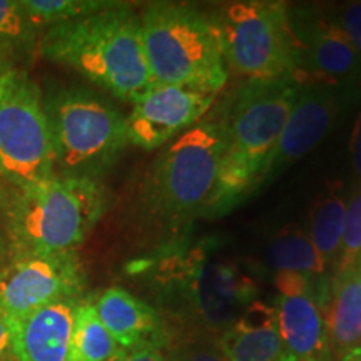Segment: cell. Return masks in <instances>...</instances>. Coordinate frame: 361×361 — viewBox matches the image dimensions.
I'll return each instance as SVG.
<instances>
[{"mask_svg":"<svg viewBox=\"0 0 361 361\" xmlns=\"http://www.w3.org/2000/svg\"><path fill=\"white\" fill-rule=\"evenodd\" d=\"M358 264L361 266V256H360V259H358Z\"/></svg>","mask_w":361,"mask_h":361,"instance_id":"obj_32","label":"cell"},{"mask_svg":"<svg viewBox=\"0 0 361 361\" xmlns=\"http://www.w3.org/2000/svg\"><path fill=\"white\" fill-rule=\"evenodd\" d=\"M216 338L228 361H286L276 310L266 301H252Z\"/></svg>","mask_w":361,"mask_h":361,"instance_id":"obj_17","label":"cell"},{"mask_svg":"<svg viewBox=\"0 0 361 361\" xmlns=\"http://www.w3.org/2000/svg\"><path fill=\"white\" fill-rule=\"evenodd\" d=\"M340 361H361V345L355 346L340 356Z\"/></svg>","mask_w":361,"mask_h":361,"instance_id":"obj_31","label":"cell"},{"mask_svg":"<svg viewBox=\"0 0 361 361\" xmlns=\"http://www.w3.org/2000/svg\"><path fill=\"white\" fill-rule=\"evenodd\" d=\"M361 57V2H348L331 17Z\"/></svg>","mask_w":361,"mask_h":361,"instance_id":"obj_26","label":"cell"},{"mask_svg":"<svg viewBox=\"0 0 361 361\" xmlns=\"http://www.w3.org/2000/svg\"><path fill=\"white\" fill-rule=\"evenodd\" d=\"M119 346L99 319L94 303L80 300L75 308L69 360L67 361H107Z\"/></svg>","mask_w":361,"mask_h":361,"instance_id":"obj_21","label":"cell"},{"mask_svg":"<svg viewBox=\"0 0 361 361\" xmlns=\"http://www.w3.org/2000/svg\"><path fill=\"white\" fill-rule=\"evenodd\" d=\"M266 264L278 273H295L311 279H323L328 266L301 228H284L271 238L264 251Z\"/></svg>","mask_w":361,"mask_h":361,"instance_id":"obj_19","label":"cell"},{"mask_svg":"<svg viewBox=\"0 0 361 361\" xmlns=\"http://www.w3.org/2000/svg\"><path fill=\"white\" fill-rule=\"evenodd\" d=\"M39 51L97 87L134 104L152 85L141 42L139 12L124 2L44 30Z\"/></svg>","mask_w":361,"mask_h":361,"instance_id":"obj_1","label":"cell"},{"mask_svg":"<svg viewBox=\"0 0 361 361\" xmlns=\"http://www.w3.org/2000/svg\"><path fill=\"white\" fill-rule=\"evenodd\" d=\"M295 80L245 82L223 116L226 146L209 216L228 213L268 179L273 154L296 101Z\"/></svg>","mask_w":361,"mask_h":361,"instance_id":"obj_3","label":"cell"},{"mask_svg":"<svg viewBox=\"0 0 361 361\" xmlns=\"http://www.w3.org/2000/svg\"><path fill=\"white\" fill-rule=\"evenodd\" d=\"M6 202H7V186L0 180V266L8 261V243L6 231Z\"/></svg>","mask_w":361,"mask_h":361,"instance_id":"obj_29","label":"cell"},{"mask_svg":"<svg viewBox=\"0 0 361 361\" xmlns=\"http://www.w3.org/2000/svg\"><path fill=\"white\" fill-rule=\"evenodd\" d=\"M345 102L343 85H300L296 101L273 154L268 179L313 151L335 128Z\"/></svg>","mask_w":361,"mask_h":361,"instance_id":"obj_14","label":"cell"},{"mask_svg":"<svg viewBox=\"0 0 361 361\" xmlns=\"http://www.w3.org/2000/svg\"><path fill=\"white\" fill-rule=\"evenodd\" d=\"M346 200L340 186L319 194L310 211L308 236L329 268H335L340 255L343 231H345Z\"/></svg>","mask_w":361,"mask_h":361,"instance_id":"obj_20","label":"cell"},{"mask_svg":"<svg viewBox=\"0 0 361 361\" xmlns=\"http://www.w3.org/2000/svg\"><path fill=\"white\" fill-rule=\"evenodd\" d=\"M42 34L27 16L20 0H0V57L20 62L39 47Z\"/></svg>","mask_w":361,"mask_h":361,"instance_id":"obj_22","label":"cell"},{"mask_svg":"<svg viewBox=\"0 0 361 361\" xmlns=\"http://www.w3.org/2000/svg\"><path fill=\"white\" fill-rule=\"evenodd\" d=\"M107 204L109 196L99 179L54 174L32 186H7L8 259L75 251Z\"/></svg>","mask_w":361,"mask_h":361,"instance_id":"obj_2","label":"cell"},{"mask_svg":"<svg viewBox=\"0 0 361 361\" xmlns=\"http://www.w3.org/2000/svg\"><path fill=\"white\" fill-rule=\"evenodd\" d=\"M350 154H351V169H353L356 186H361V109L358 112V116H356L353 133H351Z\"/></svg>","mask_w":361,"mask_h":361,"instance_id":"obj_28","label":"cell"},{"mask_svg":"<svg viewBox=\"0 0 361 361\" xmlns=\"http://www.w3.org/2000/svg\"><path fill=\"white\" fill-rule=\"evenodd\" d=\"M82 298H71L32 311L11 323L17 361H67L75 308Z\"/></svg>","mask_w":361,"mask_h":361,"instance_id":"obj_15","label":"cell"},{"mask_svg":"<svg viewBox=\"0 0 361 361\" xmlns=\"http://www.w3.org/2000/svg\"><path fill=\"white\" fill-rule=\"evenodd\" d=\"M54 174L42 89L20 62L0 57V180L25 188Z\"/></svg>","mask_w":361,"mask_h":361,"instance_id":"obj_8","label":"cell"},{"mask_svg":"<svg viewBox=\"0 0 361 361\" xmlns=\"http://www.w3.org/2000/svg\"><path fill=\"white\" fill-rule=\"evenodd\" d=\"M30 20L40 30L49 29L62 22L90 16L111 7V0H20Z\"/></svg>","mask_w":361,"mask_h":361,"instance_id":"obj_23","label":"cell"},{"mask_svg":"<svg viewBox=\"0 0 361 361\" xmlns=\"http://www.w3.org/2000/svg\"><path fill=\"white\" fill-rule=\"evenodd\" d=\"M141 42L152 84L218 94L228 82L213 13L183 2H151L139 11Z\"/></svg>","mask_w":361,"mask_h":361,"instance_id":"obj_4","label":"cell"},{"mask_svg":"<svg viewBox=\"0 0 361 361\" xmlns=\"http://www.w3.org/2000/svg\"><path fill=\"white\" fill-rule=\"evenodd\" d=\"M326 328L338 358L361 345V266L336 271L328 288Z\"/></svg>","mask_w":361,"mask_h":361,"instance_id":"obj_18","label":"cell"},{"mask_svg":"<svg viewBox=\"0 0 361 361\" xmlns=\"http://www.w3.org/2000/svg\"><path fill=\"white\" fill-rule=\"evenodd\" d=\"M94 308L104 328L114 338L119 348H162L166 345L164 323L161 314L151 305L139 300L124 288H107L94 301Z\"/></svg>","mask_w":361,"mask_h":361,"instance_id":"obj_16","label":"cell"},{"mask_svg":"<svg viewBox=\"0 0 361 361\" xmlns=\"http://www.w3.org/2000/svg\"><path fill=\"white\" fill-rule=\"evenodd\" d=\"M278 298L274 303L286 361H331L326 328V300L323 279L295 273L274 274Z\"/></svg>","mask_w":361,"mask_h":361,"instance_id":"obj_11","label":"cell"},{"mask_svg":"<svg viewBox=\"0 0 361 361\" xmlns=\"http://www.w3.org/2000/svg\"><path fill=\"white\" fill-rule=\"evenodd\" d=\"M166 283L176 290L204 333L219 336L258 300V283L236 261L201 243L164 266Z\"/></svg>","mask_w":361,"mask_h":361,"instance_id":"obj_9","label":"cell"},{"mask_svg":"<svg viewBox=\"0 0 361 361\" xmlns=\"http://www.w3.org/2000/svg\"><path fill=\"white\" fill-rule=\"evenodd\" d=\"M0 361H17L13 353L11 323L2 313H0Z\"/></svg>","mask_w":361,"mask_h":361,"instance_id":"obj_30","label":"cell"},{"mask_svg":"<svg viewBox=\"0 0 361 361\" xmlns=\"http://www.w3.org/2000/svg\"><path fill=\"white\" fill-rule=\"evenodd\" d=\"M216 94L180 85L152 84L126 116L129 146L144 151L162 147L202 121Z\"/></svg>","mask_w":361,"mask_h":361,"instance_id":"obj_12","label":"cell"},{"mask_svg":"<svg viewBox=\"0 0 361 361\" xmlns=\"http://www.w3.org/2000/svg\"><path fill=\"white\" fill-rule=\"evenodd\" d=\"M361 256V186H356V191L346 202L345 231H343L340 255H338L336 271L351 268L358 264Z\"/></svg>","mask_w":361,"mask_h":361,"instance_id":"obj_24","label":"cell"},{"mask_svg":"<svg viewBox=\"0 0 361 361\" xmlns=\"http://www.w3.org/2000/svg\"><path fill=\"white\" fill-rule=\"evenodd\" d=\"M44 109L56 174L101 180L129 146L126 116L96 90L52 87L44 94Z\"/></svg>","mask_w":361,"mask_h":361,"instance_id":"obj_6","label":"cell"},{"mask_svg":"<svg viewBox=\"0 0 361 361\" xmlns=\"http://www.w3.org/2000/svg\"><path fill=\"white\" fill-rule=\"evenodd\" d=\"M226 146L224 119H202L169 144L144 180L147 213L171 229L209 216Z\"/></svg>","mask_w":361,"mask_h":361,"instance_id":"obj_5","label":"cell"},{"mask_svg":"<svg viewBox=\"0 0 361 361\" xmlns=\"http://www.w3.org/2000/svg\"><path fill=\"white\" fill-rule=\"evenodd\" d=\"M229 74L246 82L295 80L298 42L290 7L273 0H243L213 13Z\"/></svg>","mask_w":361,"mask_h":361,"instance_id":"obj_7","label":"cell"},{"mask_svg":"<svg viewBox=\"0 0 361 361\" xmlns=\"http://www.w3.org/2000/svg\"><path fill=\"white\" fill-rule=\"evenodd\" d=\"M290 20L298 42L296 84L350 87L361 78V57L331 17L295 16Z\"/></svg>","mask_w":361,"mask_h":361,"instance_id":"obj_13","label":"cell"},{"mask_svg":"<svg viewBox=\"0 0 361 361\" xmlns=\"http://www.w3.org/2000/svg\"><path fill=\"white\" fill-rule=\"evenodd\" d=\"M173 361H228V358L221 350L218 338L204 333V336L184 343Z\"/></svg>","mask_w":361,"mask_h":361,"instance_id":"obj_25","label":"cell"},{"mask_svg":"<svg viewBox=\"0 0 361 361\" xmlns=\"http://www.w3.org/2000/svg\"><path fill=\"white\" fill-rule=\"evenodd\" d=\"M85 273L75 251L8 259L0 266V313L8 323L44 306L82 298Z\"/></svg>","mask_w":361,"mask_h":361,"instance_id":"obj_10","label":"cell"},{"mask_svg":"<svg viewBox=\"0 0 361 361\" xmlns=\"http://www.w3.org/2000/svg\"><path fill=\"white\" fill-rule=\"evenodd\" d=\"M107 361H173V358L157 346H141V348L133 350L119 348L117 353Z\"/></svg>","mask_w":361,"mask_h":361,"instance_id":"obj_27","label":"cell"}]
</instances>
